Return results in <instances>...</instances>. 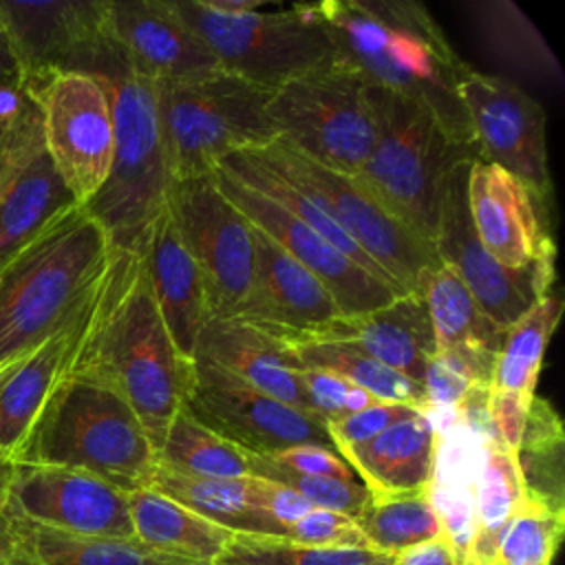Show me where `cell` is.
Segmentation results:
<instances>
[{"instance_id": "obj_42", "label": "cell", "mask_w": 565, "mask_h": 565, "mask_svg": "<svg viewBox=\"0 0 565 565\" xmlns=\"http://www.w3.org/2000/svg\"><path fill=\"white\" fill-rule=\"evenodd\" d=\"M296 371H298L300 384L307 393V399H309L313 413L324 424L342 419L355 411H362V408L380 402L364 388H360L329 371H322V369H296Z\"/></svg>"}, {"instance_id": "obj_5", "label": "cell", "mask_w": 565, "mask_h": 565, "mask_svg": "<svg viewBox=\"0 0 565 565\" xmlns=\"http://www.w3.org/2000/svg\"><path fill=\"white\" fill-rule=\"evenodd\" d=\"M86 73L97 75L108 88L115 148L102 190L84 207L106 230L113 249L139 252L172 188L157 88L132 73L110 44L97 53Z\"/></svg>"}, {"instance_id": "obj_10", "label": "cell", "mask_w": 565, "mask_h": 565, "mask_svg": "<svg viewBox=\"0 0 565 565\" xmlns=\"http://www.w3.org/2000/svg\"><path fill=\"white\" fill-rule=\"evenodd\" d=\"M245 152L311 194L402 294L419 291L424 276L439 265L437 252L391 216L353 177L316 163L280 139Z\"/></svg>"}, {"instance_id": "obj_21", "label": "cell", "mask_w": 565, "mask_h": 565, "mask_svg": "<svg viewBox=\"0 0 565 565\" xmlns=\"http://www.w3.org/2000/svg\"><path fill=\"white\" fill-rule=\"evenodd\" d=\"M466 205L479 243L503 267L525 269L556 256L554 241L541 225L539 203L497 163L483 159L470 163Z\"/></svg>"}, {"instance_id": "obj_37", "label": "cell", "mask_w": 565, "mask_h": 565, "mask_svg": "<svg viewBox=\"0 0 565 565\" xmlns=\"http://www.w3.org/2000/svg\"><path fill=\"white\" fill-rule=\"evenodd\" d=\"M371 550L395 556L408 547L441 536V525L426 490L399 494H369L353 519Z\"/></svg>"}, {"instance_id": "obj_6", "label": "cell", "mask_w": 565, "mask_h": 565, "mask_svg": "<svg viewBox=\"0 0 565 565\" xmlns=\"http://www.w3.org/2000/svg\"><path fill=\"white\" fill-rule=\"evenodd\" d=\"M373 97L377 137L353 179L435 249L444 181L452 166L477 157L457 148L424 104L377 86Z\"/></svg>"}, {"instance_id": "obj_16", "label": "cell", "mask_w": 565, "mask_h": 565, "mask_svg": "<svg viewBox=\"0 0 565 565\" xmlns=\"http://www.w3.org/2000/svg\"><path fill=\"white\" fill-rule=\"evenodd\" d=\"M7 512L68 534L135 539L128 492L73 468L13 461Z\"/></svg>"}, {"instance_id": "obj_4", "label": "cell", "mask_w": 565, "mask_h": 565, "mask_svg": "<svg viewBox=\"0 0 565 565\" xmlns=\"http://www.w3.org/2000/svg\"><path fill=\"white\" fill-rule=\"evenodd\" d=\"M113 252L106 230L77 207L0 267V369L68 320Z\"/></svg>"}, {"instance_id": "obj_26", "label": "cell", "mask_w": 565, "mask_h": 565, "mask_svg": "<svg viewBox=\"0 0 565 565\" xmlns=\"http://www.w3.org/2000/svg\"><path fill=\"white\" fill-rule=\"evenodd\" d=\"M139 252L163 324L179 353L192 360L196 335L210 318V305L203 276L183 245L168 205L152 223Z\"/></svg>"}, {"instance_id": "obj_49", "label": "cell", "mask_w": 565, "mask_h": 565, "mask_svg": "<svg viewBox=\"0 0 565 565\" xmlns=\"http://www.w3.org/2000/svg\"><path fill=\"white\" fill-rule=\"evenodd\" d=\"M391 565H461V561L457 558L452 547L439 536L395 554Z\"/></svg>"}, {"instance_id": "obj_35", "label": "cell", "mask_w": 565, "mask_h": 565, "mask_svg": "<svg viewBox=\"0 0 565 565\" xmlns=\"http://www.w3.org/2000/svg\"><path fill=\"white\" fill-rule=\"evenodd\" d=\"M276 340L282 344V351L294 369H322L364 388L377 399L411 404L426 413L422 384L382 364L380 360L371 358L369 353L355 347L340 344V342L305 340V338H276Z\"/></svg>"}, {"instance_id": "obj_14", "label": "cell", "mask_w": 565, "mask_h": 565, "mask_svg": "<svg viewBox=\"0 0 565 565\" xmlns=\"http://www.w3.org/2000/svg\"><path fill=\"white\" fill-rule=\"evenodd\" d=\"M457 95L479 159L497 163L519 179L543 210L552 194V179L541 104L510 79L475 71L468 64L459 73Z\"/></svg>"}, {"instance_id": "obj_11", "label": "cell", "mask_w": 565, "mask_h": 565, "mask_svg": "<svg viewBox=\"0 0 565 565\" xmlns=\"http://www.w3.org/2000/svg\"><path fill=\"white\" fill-rule=\"evenodd\" d=\"M40 113L44 148L84 207L104 185L115 148L106 84L90 73L62 71L26 84Z\"/></svg>"}, {"instance_id": "obj_33", "label": "cell", "mask_w": 565, "mask_h": 565, "mask_svg": "<svg viewBox=\"0 0 565 565\" xmlns=\"http://www.w3.org/2000/svg\"><path fill=\"white\" fill-rule=\"evenodd\" d=\"M525 497L516 452L499 437L483 439L475 523L461 565H494L499 541Z\"/></svg>"}, {"instance_id": "obj_40", "label": "cell", "mask_w": 565, "mask_h": 565, "mask_svg": "<svg viewBox=\"0 0 565 565\" xmlns=\"http://www.w3.org/2000/svg\"><path fill=\"white\" fill-rule=\"evenodd\" d=\"M563 532L565 505L525 490L516 514L499 541L494 565H554Z\"/></svg>"}, {"instance_id": "obj_17", "label": "cell", "mask_w": 565, "mask_h": 565, "mask_svg": "<svg viewBox=\"0 0 565 565\" xmlns=\"http://www.w3.org/2000/svg\"><path fill=\"white\" fill-rule=\"evenodd\" d=\"M212 174L221 192L258 232L271 238L282 252L307 267L329 289L342 316L373 311L402 296L391 285L375 278L349 256L329 245L280 203L247 188L221 168H214Z\"/></svg>"}, {"instance_id": "obj_52", "label": "cell", "mask_w": 565, "mask_h": 565, "mask_svg": "<svg viewBox=\"0 0 565 565\" xmlns=\"http://www.w3.org/2000/svg\"><path fill=\"white\" fill-rule=\"evenodd\" d=\"M11 475H13V461H11V459L0 450V514H4V512H7Z\"/></svg>"}, {"instance_id": "obj_45", "label": "cell", "mask_w": 565, "mask_h": 565, "mask_svg": "<svg viewBox=\"0 0 565 565\" xmlns=\"http://www.w3.org/2000/svg\"><path fill=\"white\" fill-rule=\"evenodd\" d=\"M265 457H269L274 463H278L282 468H289V470L302 472V475L333 477V479H347V481L358 479L353 468L338 455V450L318 446V444H300V446L278 450L274 455H265Z\"/></svg>"}, {"instance_id": "obj_53", "label": "cell", "mask_w": 565, "mask_h": 565, "mask_svg": "<svg viewBox=\"0 0 565 565\" xmlns=\"http://www.w3.org/2000/svg\"><path fill=\"white\" fill-rule=\"evenodd\" d=\"M24 97H26V95H24ZM24 97H22V99H18V102H13V104H4V102H0V139H2V137H4V132L9 130V124H11L13 115L18 113L20 104L24 102Z\"/></svg>"}, {"instance_id": "obj_13", "label": "cell", "mask_w": 565, "mask_h": 565, "mask_svg": "<svg viewBox=\"0 0 565 565\" xmlns=\"http://www.w3.org/2000/svg\"><path fill=\"white\" fill-rule=\"evenodd\" d=\"M181 406L203 426L254 455H274L300 444L333 448L320 417L307 415L201 358L192 360Z\"/></svg>"}, {"instance_id": "obj_23", "label": "cell", "mask_w": 565, "mask_h": 565, "mask_svg": "<svg viewBox=\"0 0 565 565\" xmlns=\"http://www.w3.org/2000/svg\"><path fill=\"white\" fill-rule=\"evenodd\" d=\"M563 302L554 296L536 300L510 329L494 358L488 391V415L499 439L516 452L550 338L561 320Z\"/></svg>"}, {"instance_id": "obj_9", "label": "cell", "mask_w": 565, "mask_h": 565, "mask_svg": "<svg viewBox=\"0 0 565 565\" xmlns=\"http://www.w3.org/2000/svg\"><path fill=\"white\" fill-rule=\"evenodd\" d=\"M172 4L214 53L221 71L267 90L335 57L311 4L245 15L216 13L203 0H172Z\"/></svg>"}, {"instance_id": "obj_27", "label": "cell", "mask_w": 565, "mask_h": 565, "mask_svg": "<svg viewBox=\"0 0 565 565\" xmlns=\"http://www.w3.org/2000/svg\"><path fill=\"white\" fill-rule=\"evenodd\" d=\"M194 358L207 360L249 386L318 417L282 344L241 318H207L196 335L192 360Z\"/></svg>"}, {"instance_id": "obj_25", "label": "cell", "mask_w": 565, "mask_h": 565, "mask_svg": "<svg viewBox=\"0 0 565 565\" xmlns=\"http://www.w3.org/2000/svg\"><path fill=\"white\" fill-rule=\"evenodd\" d=\"M77 207L44 148L38 121L0 190V267Z\"/></svg>"}, {"instance_id": "obj_36", "label": "cell", "mask_w": 565, "mask_h": 565, "mask_svg": "<svg viewBox=\"0 0 565 565\" xmlns=\"http://www.w3.org/2000/svg\"><path fill=\"white\" fill-rule=\"evenodd\" d=\"M157 463L192 477H252L249 452L203 426L185 406L172 415L157 448Z\"/></svg>"}, {"instance_id": "obj_2", "label": "cell", "mask_w": 565, "mask_h": 565, "mask_svg": "<svg viewBox=\"0 0 565 565\" xmlns=\"http://www.w3.org/2000/svg\"><path fill=\"white\" fill-rule=\"evenodd\" d=\"M71 371L115 388L154 450L181 408L192 360L174 347L148 287L141 252L115 249L90 335Z\"/></svg>"}, {"instance_id": "obj_22", "label": "cell", "mask_w": 565, "mask_h": 565, "mask_svg": "<svg viewBox=\"0 0 565 565\" xmlns=\"http://www.w3.org/2000/svg\"><path fill=\"white\" fill-rule=\"evenodd\" d=\"M252 225V223H249ZM254 278L241 318L269 335L296 338L342 316L329 289L252 225Z\"/></svg>"}, {"instance_id": "obj_8", "label": "cell", "mask_w": 565, "mask_h": 565, "mask_svg": "<svg viewBox=\"0 0 565 565\" xmlns=\"http://www.w3.org/2000/svg\"><path fill=\"white\" fill-rule=\"evenodd\" d=\"M267 115L280 141L349 177L377 137L373 86L338 55L271 90Z\"/></svg>"}, {"instance_id": "obj_28", "label": "cell", "mask_w": 565, "mask_h": 565, "mask_svg": "<svg viewBox=\"0 0 565 565\" xmlns=\"http://www.w3.org/2000/svg\"><path fill=\"white\" fill-rule=\"evenodd\" d=\"M437 448V428L419 411L395 422L371 441L342 452L369 494H399L430 486Z\"/></svg>"}, {"instance_id": "obj_39", "label": "cell", "mask_w": 565, "mask_h": 565, "mask_svg": "<svg viewBox=\"0 0 565 565\" xmlns=\"http://www.w3.org/2000/svg\"><path fill=\"white\" fill-rule=\"evenodd\" d=\"M369 547H316L269 534H232L210 565H391Z\"/></svg>"}, {"instance_id": "obj_41", "label": "cell", "mask_w": 565, "mask_h": 565, "mask_svg": "<svg viewBox=\"0 0 565 565\" xmlns=\"http://www.w3.org/2000/svg\"><path fill=\"white\" fill-rule=\"evenodd\" d=\"M249 466H252V477L282 483L289 490H294L296 494H300L313 508L333 510V512L347 514L351 519H355L360 514V510L364 508V503L369 499V490L358 479L347 481V479L294 472L289 468L274 463L269 457L254 455V452H249Z\"/></svg>"}, {"instance_id": "obj_48", "label": "cell", "mask_w": 565, "mask_h": 565, "mask_svg": "<svg viewBox=\"0 0 565 565\" xmlns=\"http://www.w3.org/2000/svg\"><path fill=\"white\" fill-rule=\"evenodd\" d=\"M26 95V77L7 22L0 15V102L13 104Z\"/></svg>"}, {"instance_id": "obj_19", "label": "cell", "mask_w": 565, "mask_h": 565, "mask_svg": "<svg viewBox=\"0 0 565 565\" xmlns=\"http://www.w3.org/2000/svg\"><path fill=\"white\" fill-rule=\"evenodd\" d=\"M106 0H0L26 84L62 71L86 73L108 44Z\"/></svg>"}, {"instance_id": "obj_30", "label": "cell", "mask_w": 565, "mask_h": 565, "mask_svg": "<svg viewBox=\"0 0 565 565\" xmlns=\"http://www.w3.org/2000/svg\"><path fill=\"white\" fill-rule=\"evenodd\" d=\"M9 519L15 534L11 565H207L154 550L137 539L79 536L35 525L13 514Z\"/></svg>"}, {"instance_id": "obj_29", "label": "cell", "mask_w": 565, "mask_h": 565, "mask_svg": "<svg viewBox=\"0 0 565 565\" xmlns=\"http://www.w3.org/2000/svg\"><path fill=\"white\" fill-rule=\"evenodd\" d=\"M481 463L483 437L479 433L461 419L437 428L428 497L441 525V539L452 547L459 561H463L472 536Z\"/></svg>"}, {"instance_id": "obj_1", "label": "cell", "mask_w": 565, "mask_h": 565, "mask_svg": "<svg viewBox=\"0 0 565 565\" xmlns=\"http://www.w3.org/2000/svg\"><path fill=\"white\" fill-rule=\"evenodd\" d=\"M335 55L371 86L424 104L448 139L475 154L477 143L457 95L463 60L430 13L411 0H324L311 4Z\"/></svg>"}, {"instance_id": "obj_31", "label": "cell", "mask_w": 565, "mask_h": 565, "mask_svg": "<svg viewBox=\"0 0 565 565\" xmlns=\"http://www.w3.org/2000/svg\"><path fill=\"white\" fill-rule=\"evenodd\" d=\"M146 488L174 499L177 503L221 527H227L234 534L287 536V530L260 510L254 477H192L157 463Z\"/></svg>"}, {"instance_id": "obj_18", "label": "cell", "mask_w": 565, "mask_h": 565, "mask_svg": "<svg viewBox=\"0 0 565 565\" xmlns=\"http://www.w3.org/2000/svg\"><path fill=\"white\" fill-rule=\"evenodd\" d=\"M104 33L121 62L152 84L221 73L214 53L177 13L172 0H106Z\"/></svg>"}, {"instance_id": "obj_46", "label": "cell", "mask_w": 565, "mask_h": 565, "mask_svg": "<svg viewBox=\"0 0 565 565\" xmlns=\"http://www.w3.org/2000/svg\"><path fill=\"white\" fill-rule=\"evenodd\" d=\"M254 486H256V499L260 510L267 512L274 521H278L287 532L294 521H298L302 514H307L313 508L300 494H296L282 483L254 477Z\"/></svg>"}, {"instance_id": "obj_12", "label": "cell", "mask_w": 565, "mask_h": 565, "mask_svg": "<svg viewBox=\"0 0 565 565\" xmlns=\"http://www.w3.org/2000/svg\"><path fill=\"white\" fill-rule=\"evenodd\" d=\"M168 210L203 276L210 318H234L247 300L254 278L249 221L221 192L212 172L174 181Z\"/></svg>"}, {"instance_id": "obj_3", "label": "cell", "mask_w": 565, "mask_h": 565, "mask_svg": "<svg viewBox=\"0 0 565 565\" xmlns=\"http://www.w3.org/2000/svg\"><path fill=\"white\" fill-rule=\"evenodd\" d=\"M11 461L82 470L132 492L148 486L157 450L115 388L71 371L35 415Z\"/></svg>"}, {"instance_id": "obj_7", "label": "cell", "mask_w": 565, "mask_h": 565, "mask_svg": "<svg viewBox=\"0 0 565 565\" xmlns=\"http://www.w3.org/2000/svg\"><path fill=\"white\" fill-rule=\"evenodd\" d=\"M154 88L172 183L210 174L227 154L278 139L267 115L271 90L232 73Z\"/></svg>"}, {"instance_id": "obj_50", "label": "cell", "mask_w": 565, "mask_h": 565, "mask_svg": "<svg viewBox=\"0 0 565 565\" xmlns=\"http://www.w3.org/2000/svg\"><path fill=\"white\" fill-rule=\"evenodd\" d=\"M203 4L223 15H245L260 11V0H203Z\"/></svg>"}, {"instance_id": "obj_34", "label": "cell", "mask_w": 565, "mask_h": 565, "mask_svg": "<svg viewBox=\"0 0 565 565\" xmlns=\"http://www.w3.org/2000/svg\"><path fill=\"white\" fill-rule=\"evenodd\" d=\"M419 294L428 309L435 351L483 349L499 353L505 331L483 313L450 265L433 267L419 285Z\"/></svg>"}, {"instance_id": "obj_24", "label": "cell", "mask_w": 565, "mask_h": 565, "mask_svg": "<svg viewBox=\"0 0 565 565\" xmlns=\"http://www.w3.org/2000/svg\"><path fill=\"white\" fill-rule=\"evenodd\" d=\"M296 338L355 347L417 384H422L426 364L435 355L433 327L419 291L402 294L373 311L340 316L311 333Z\"/></svg>"}, {"instance_id": "obj_44", "label": "cell", "mask_w": 565, "mask_h": 565, "mask_svg": "<svg viewBox=\"0 0 565 565\" xmlns=\"http://www.w3.org/2000/svg\"><path fill=\"white\" fill-rule=\"evenodd\" d=\"M287 539L316 547H369L364 534L351 516L322 508H311L307 514L294 521Z\"/></svg>"}, {"instance_id": "obj_32", "label": "cell", "mask_w": 565, "mask_h": 565, "mask_svg": "<svg viewBox=\"0 0 565 565\" xmlns=\"http://www.w3.org/2000/svg\"><path fill=\"white\" fill-rule=\"evenodd\" d=\"M128 512L137 541L207 565L234 534L152 488L128 492Z\"/></svg>"}, {"instance_id": "obj_51", "label": "cell", "mask_w": 565, "mask_h": 565, "mask_svg": "<svg viewBox=\"0 0 565 565\" xmlns=\"http://www.w3.org/2000/svg\"><path fill=\"white\" fill-rule=\"evenodd\" d=\"M15 556V534L9 514H0V565H11Z\"/></svg>"}, {"instance_id": "obj_20", "label": "cell", "mask_w": 565, "mask_h": 565, "mask_svg": "<svg viewBox=\"0 0 565 565\" xmlns=\"http://www.w3.org/2000/svg\"><path fill=\"white\" fill-rule=\"evenodd\" d=\"M108 267L60 329H55L35 349L0 369V450L9 459L22 444L49 395L75 366L90 335L106 287Z\"/></svg>"}, {"instance_id": "obj_43", "label": "cell", "mask_w": 565, "mask_h": 565, "mask_svg": "<svg viewBox=\"0 0 565 565\" xmlns=\"http://www.w3.org/2000/svg\"><path fill=\"white\" fill-rule=\"evenodd\" d=\"M419 411L422 408L411 406V404L380 399V402H375L362 411H355L342 419L329 422L327 430L333 441V448L338 450V455H342L351 448H358V446L371 441L373 437H377L382 430H386L395 422L406 419Z\"/></svg>"}, {"instance_id": "obj_15", "label": "cell", "mask_w": 565, "mask_h": 565, "mask_svg": "<svg viewBox=\"0 0 565 565\" xmlns=\"http://www.w3.org/2000/svg\"><path fill=\"white\" fill-rule=\"evenodd\" d=\"M472 161L452 166L444 181L435 252L439 263L450 265L459 274L483 313L505 331L536 300L550 294L554 258H543L525 269H508L483 249L466 205V181Z\"/></svg>"}, {"instance_id": "obj_38", "label": "cell", "mask_w": 565, "mask_h": 565, "mask_svg": "<svg viewBox=\"0 0 565 565\" xmlns=\"http://www.w3.org/2000/svg\"><path fill=\"white\" fill-rule=\"evenodd\" d=\"M565 433L550 402L534 397L516 448V463L527 492L565 505L563 497Z\"/></svg>"}, {"instance_id": "obj_47", "label": "cell", "mask_w": 565, "mask_h": 565, "mask_svg": "<svg viewBox=\"0 0 565 565\" xmlns=\"http://www.w3.org/2000/svg\"><path fill=\"white\" fill-rule=\"evenodd\" d=\"M40 121V113L38 106L33 104V99L26 95L24 102L20 104L18 113L13 115L9 130L4 132V137L0 139V190L4 185V181L9 179L33 126Z\"/></svg>"}]
</instances>
